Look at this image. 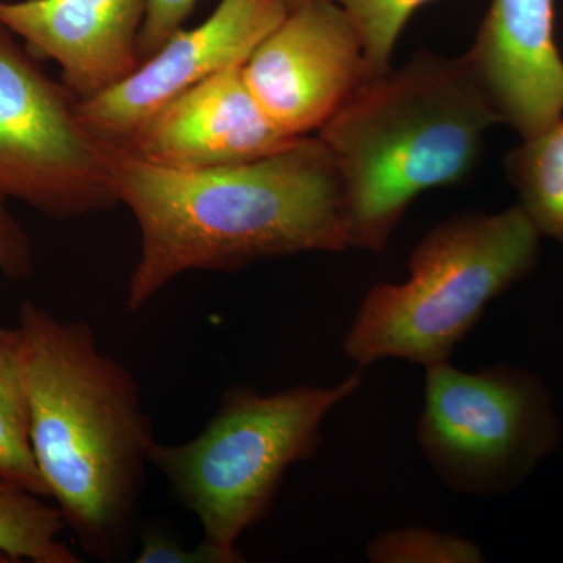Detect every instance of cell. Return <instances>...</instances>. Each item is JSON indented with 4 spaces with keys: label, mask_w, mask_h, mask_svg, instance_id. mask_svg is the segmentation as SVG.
<instances>
[{
    "label": "cell",
    "mask_w": 563,
    "mask_h": 563,
    "mask_svg": "<svg viewBox=\"0 0 563 563\" xmlns=\"http://www.w3.org/2000/svg\"><path fill=\"white\" fill-rule=\"evenodd\" d=\"M111 187L140 229L125 306L139 312L191 272L350 247L339 169L318 136L258 161L172 169L111 146Z\"/></svg>",
    "instance_id": "6da1fadb"
},
{
    "label": "cell",
    "mask_w": 563,
    "mask_h": 563,
    "mask_svg": "<svg viewBox=\"0 0 563 563\" xmlns=\"http://www.w3.org/2000/svg\"><path fill=\"white\" fill-rule=\"evenodd\" d=\"M16 328L33 454L49 498L85 553L117 561L157 443L140 385L85 322L63 321L24 301Z\"/></svg>",
    "instance_id": "7a4b0ae2"
},
{
    "label": "cell",
    "mask_w": 563,
    "mask_h": 563,
    "mask_svg": "<svg viewBox=\"0 0 563 563\" xmlns=\"http://www.w3.org/2000/svg\"><path fill=\"white\" fill-rule=\"evenodd\" d=\"M496 124L465 54L420 52L366 80L317 133L342 180L350 247L383 251L418 196L476 169Z\"/></svg>",
    "instance_id": "3957f363"
},
{
    "label": "cell",
    "mask_w": 563,
    "mask_h": 563,
    "mask_svg": "<svg viewBox=\"0 0 563 563\" xmlns=\"http://www.w3.org/2000/svg\"><path fill=\"white\" fill-rule=\"evenodd\" d=\"M542 233L520 206L455 214L410 254L406 280L363 296L343 350L358 369L383 361H450L487 307L536 269Z\"/></svg>",
    "instance_id": "277c9868"
},
{
    "label": "cell",
    "mask_w": 563,
    "mask_h": 563,
    "mask_svg": "<svg viewBox=\"0 0 563 563\" xmlns=\"http://www.w3.org/2000/svg\"><path fill=\"white\" fill-rule=\"evenodd\" d=\"M362 384L357 372L329 387L298 385L269 395L235 385L195 439L155 443L151 465L198 518L206 542L240 553V540L265 520L285 474L317 454L329 415Z\"/></svg>",
    "instance_id": "5b68a950"
},
{
    "label": "cell",
    "mask_w": 563,
    "mask_h": 563,
    "mask_svg": "<svg viewBox=\"0 0 563 563\" xmlns=\"http://www.w3.org/2000/svg\"><path fill=\"white\" fill-rule=\"evenodd\" d=\"M415 440L444 487L492 498L517 490L561 446L554 396L542 377L498 363L424 368Z\"/></svg>",
    "instance_id": "8992f818"
},
{
    "label": "cell",
    "mask_w": 563,
    "mask_h": 563,
    "mask_svg": "<svg viewBox=\"0 0 563 563\" xmlns=\"http://www.w3.org/2000/svg\"><path fill=\"white\" fill-rule=\"evenodd\" d=\"M110 154L68 88L0 24V198L57 220L109 210L118 203Z\"/></svg>",
    "instance_id": "52a82bcc"
},
{
    "label": "cell",
    "mask_w": 563,
    "mask_h": 563,
    "mask_svg": "<svg viewBox=\"0 0 563 563\" xmlns=\"http://www.w3.org/2000/svg\"><path fill=\"white\" fill-rule=\"evenodd\" d=\"M243 77L274 125L302 139L376 76L350 14L335 0H306L252 51Z\"/></svg>",
    "instance_id": "ba28073f"
},
{
    "label": "cell",
    "mask_w": 563,
    "mask_h": 563,
    "mask_svg": "<svg viewBox=\"0 0 563 563\" xmlns=\"http://www.w3.org/2000/svg\"><path fill=\"white\" fill-rule=\"evenodd\" d=\"M285 0H220L207 20L179 29L124 80L76 101L85 128L111 146L124 147L155 111L181 92L233 65L288 14Z\"/></svg>",
    "instance_id": "9c48e42d"
},
{
    "label": "cell",
    "mask_w": 563,
    "mask_h": 563,
    "mask_svg": "<svg viewBox=\"0 0 563 563\" xmlns=\"http://www.w3.org/2000/svg\"><path fill=\"white\" fill-rule=\"evenodd\" d=\"M295 140L258 106L242 63L165 103L124 147L163 168L206 169L258 161Z\"/></svg>",
    "instance_id": "30bf717a"
},
{
    "label": "cell",
    "mask_w": 563,
    "mask_h": 563,
    "mask_svg": "<svg viewBox=\"0 0 563 563\" xmlns=\"http://www.w3.org/2000/svg\"><path fill=\"white\" fill-rule=\"evenodd\" d=\"M465 57L499 124L521 139L563 118L555 0H490Z\"/></svg>",
    "instance_id": "8fae6325"
},
{
    "label": "cell",
    "mask_w": 563,
    "mask_h": 563,
    "mask_svg": "<svg viewBox=\"0 0 563 563\" xmlns=\"http://www.w3.org/2000/svg\"><path fill=\"white\" fill-rule=\"evenodd\" d=\"M150 0H0V24L36 60L57 63L76 101L124 80L140 65Z\"/></svg>",
    "instance_id": "7c38bea8"
},
{
    "label": "cell",
    "mask_w": 563,
    "mask_h": 563,
    "mask_svg": "<svg viewBox=\"0 0 563 563\" xmlns=\"http://www.w3.org/2000/svg\"><path fill=\"white\" fill-rule=\"evenodd\" d=\"M521 140L506 158L518 206L542 236L563 246V118Z\"/></svg>",
    "instance_id": "4fadbf2b"
},
{
    "label": "cell",
    "mask_w": 563,
    "mask_h": 563,
    "mask_svg": "<svg viewBox=\"0 0 563 563\" xmlns=\"http://www.w3.org/2000/svg\"><path fill=\"white\" fill-rule=\"evenodd\" d=\"M0 477L49 498L33 454L31 404L18 328L0 325Z\"/></svg>",
    "instance_id": "5bb4252c"
},
{
    "label": "cell",
    "mask_w": 563,
    "mask_h": 563,
    "mask_svg": "<svg viewBox=\"0 0 563 563\" xmlns=\"http://www.w3.org/2000/svg\"><path fill=\"white\" fill-rule=\"evenodd\" d=\"M44 499L0 477V555L10 561L79 563L60 540L65 518Z\"/></svg>",
    "instance_id": "9a60e30c"
},
{
    "label": "cell",
    "mask_w": 563,
    "mask_h": 563,
    "mask_svg": "<svg viewBox=\"0 0 563 563\" xmlns=\"http://www.w3.org/2000/svg\"><path fill=\"white\" fill-rule=\"evenodd\" d=\"M366 559L372 563H483V548L457 533L426 526L388 529L369 540Z\"/></svg>",
    "instance_id": "2e32d148"
},
{
    "label": "cell",
    "mask_w": 563,
    "mask_h": 563,
    "mask_svg": "<svg viewBox=\"0 0 563 563\" xmlns=\"http://www.w3.org/2000/svg\"><path fill=\"white\" fill-rule=\"evenodd\" d=\"M347 14L363 41L373 76L391 69L393 49L407 22L433 0H335Z\"/></svg>",
    "instance_id": "e0dca14e"
},
{
    "label": "cell",
    "mask_w": 563,
    "mask_h": 563,
    "mask_svg": "<svg viewBox=\"0 0 563 563\" xmlns=\"http://www.w3.org/2000/svg\"><path fill=\"white\" fill-rule=\"evenodd\" d=\"M136 563H243L246 558L242 551L222 550L202 539L201 544L188 548L173 533L161 528H151L141 536Z\"/></svg>",
    "instance_id": "ac0fdd59"
},
{
    "label": "cell",
    "mask_w": 563,
    "mask_h": 563,
    "mask_svg": "<svg viewBox=\"0 0 563 563\" xmlns=\"http://www.w3.org/2000/svg\"><path fill=\"white\" fill-rule=\"evenodd\" d=\"M199 0H150L139 41L140 62L161 49L173 33L184 27Z\"/></svg>",
    "instance_id": "d6986e66"
},
{
    "label": "cell",
    "mask_w": 563,
    "mask_h": 563,
    "mask_svg": "<svg viewBox=\"0 0 563 563\" xmlns=\"http://www.w3.org/2000/svg\"><path fill=\"white\" fill-rule=\"evenodd\" d=\"M33 272V250L27 232L0 198V273L24 280Z\"/></svg>",
    "instance_id": "ffe728a7"
},
{
    "label": "cell",
    "mask_w": 563,
    "mask_h": 563,
    "mask_svg": "<svg viewBox=\"0 0 563 563\" xmlns=\"http://www.w3.org/2000/svg\"><path fill=\"white\" fill-rule=\"evenodd\" d=\"M287 2L288 10L296 9V7L301 5L306 0H285Z\"/></svg>",
    "instance_id": "44dd1931"
}]
</instances>
